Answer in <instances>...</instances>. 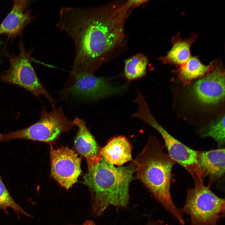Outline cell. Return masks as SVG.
Instances as JSON below:
<instances>
[{"mask_svg": "<svg viewBox=\"0 0 225 225\" xmlns=\"http://www.w3.org/2000/svg\"><path fill=\"white\" fill-rule=\"evenodd\" d=\"M80 225H96L94 222L91 220H87L82 224Z\"/></svg>", "mask_w": 225, "mask_h": 225, "instance_id": "ffe728a7", "label": "cell"}, {"mask_svg": "<svg viewBox=\"0 0 225 225\" xmlns=\"http://www.w3.org/2000/svg\"><path fill=\"white\" fill-rule=\"evenodd\" d=\"M74 125L73 120L68 118L61 108L52 106V110L48 112L43 107L37 122L22 129L7 133H0V142L23 139L50 142L62 132L72 129Z\"/></svg>", "mask_w": 225, "mask_h": 225, "instance_id": "8992f818", "label": "cell"}, {"mask_svg": "<svg viewBox=\"0 0 225 225\" xmlns=\"http://www.w3.org/2000/svg\"><path fill=\"white\" fill-rule=\"evenodd\" d=\"M146 225H153L152 223L148 222Z\"/></svg>", "mask_w": 225, "mask_h": 225, "instance_id": "7402d4cb", "label": "cell"}, {"mask_svg": "<svg viewBox=\"0 0 225 225\" xmlns=\"http://www.w3.org/2000/svg\"><path fill=\"white\" fill-rule=\"evenodd\" d=\"M88 165L83 183L92 193L93 212L100 216L110 206L127 207L129 185L135 172L134 162L126 166H116L108 164L101 157Z\"/></svg>", "mask_w": 225, "mask_h": 225, "instance_id": "7a4b0ae2", "label": "cell"}, {"mask_svg": "<svg viewBox=\"0 0 225 225\" xmlns=\"http://www.w3.org/2000/svg\"><path fill=\"white\" fill-rule=\"evenodd\" d=\"M8 208L12 209L19 218L20 213L30 217L31 215L24 210L13 199L4 184L0 175V209L7 215L9 212Z\"/></svg>", "mask_w": 225, "mask_h": 225, "instance_id": "ac0fdd59", "label": "cell"}, {"mask_svg": "<svg viewBox=\"0 0 225 225\" xmlns=\"http://www.w3.org/2000/svg\"><path fill=\"white\" fill-rule=\"evenodd\" d=\"M73 121L78 128L74 141V146L78 152L84 157L87 163L101 157V149L82 119L75 117Z\"/></svg>", "mask_w": 225, "mask_h": 225, "instance_id": "5bb4252c", "label": "cell"}, {"mask_svg": "<svg viewBox=\"0 0 225 225\" xmlns=\"http://www.w3.org/2000/svg\"><path fill=\"white\" fill-rule=\"evenodd\" d=\"M28 1H13L10 12L0 24V35L5 34L12 39L22 35L26 27L35 18L27 10Z\"/></svg>", "mask_w": 225, "mask_h": 225, "instance_id": "8fae6325", "label": "cell"}, {"mask_svg": "<svg viewBox=\"0 0 225 225\" xmlns=\"http://www.w3.org/2000/svg\"><path fill=\"white\" fill-rule=\"evenodd\" d=\"M101 158L108 164L120 166L133 161L132 148L128 139L122 136L112 138L100 151Z\"/></svg>", "mask_w": 225, "mask_h": 225, "instance_id": "4fadbf2b", "label": "cell"}, {"mask_svg": "<svg viewBox=\"0 0 225 225\" xmlns=\"http://www.w3.org/2000/svg\"><path fill=\"white\" fill-rule=\"evenodd\" d=\"M50 157L52 177L66 189L71 188L81 173V158L67 147L55 149L52 146Z\"/></svg>", "mask_w": 225, "mask_h": 225, "instance_id": "9c48e42d", "label": "cell"}, {"mask_svg": "<svg viewBox=\"0 0 225 225\" xmlns=\"http://www.w3.org/2000/svg\"><path fill=\"white\" fill-rule=\"evenodd\" d=\"M215 61L208 65L203 64L198 56H191L187 62L181 66L179 74L183 79L190 80L209 72L213 68Z\"/></svg>", "mask_w": 225, "mask_h": 225, "instance_id": "2e32d148", "label": "cell"}, {"mask_svg": "<svg viewBox=\"0 0 225 225\" xmlns=\"http://www.w3.org/2000/svg\"><path fill=\"white\" fill-rule=\"evenodd\" d=\"M130 8L126 2L110 10L100 7L61 8L56 26L69 37L75 48L69 77L82 73L94 74L103 56L122 40Z\"/></svg>", "mask_w": 225, "mask_h": 225, "instance_id": "6da1fadb", "label": "cell"}, {"mask_svg": "<svg viewBox=\"0 0 225 225\" xmlns=\"http://www.w3.org/2000/svg\"><path fill=\"white\" fill-rule=\"evenodd\" d=\"M194 183V187L188 190L180 212L189 217L190 225H218L224 217V199L216 195L203 182Z\"/></svg>", "mask_w": 225, "mask_h": 225, "instance_id": "277c9868", "label": "cell"}, {"mask_svg": "<svg viewBox=\"0 0 225 225\" xmlns=\"http://www.w3.org/2000/svg\"><path fill=\"white\" fill-rule=\"evenodd\" d=\"M208 75L197 81L192 89L193 97L200 103L208 105L217 104L225 97V73L217 65Z\"/></svg>", "mask_w": 225, "mask_h": 225, "instance_id": "30bf717a", "label": "cell"}, {"mask_svg": "<svg viewBox=\"0 0 225 225\" xmlns=\"http://www.w3.org/2000/svg\"><path fill=\"white\" fill-rule=\"evenodd\" d=\"M148 63L147 58L138 53L127 59L125 62L124 74L128 81L135 80L145 76Z\"/></svg>", "mask_w": 225, "mask_h": 225, "instance_id": "e0dca14e", "label": "cell"}, {"mask_svg": "<svg viewBox=\"0 0 225 225\" xmlns=\"http://www.w3.org/2000/svg\"><path fill=\"white\" fill-rule=\"evenodd\" d=\"M198 38L194 33L185 39H182L180 34L177 33L172 38L171 49L165 56L160 58V60L164 63L182 66L191 57V46Z\"/></svg>", "mask_w": 225, "mask_h": 225, "instance_id": "9a60e30c", "label": "cell"}, {"mask_svg": "<svg viewBox=\"0 0 225 225\" xmlns=\"http://www.w3.org/2000/svg\"><path fill=\"white\" fill-rule=\"evenodd\" d=\"M68 81L67 92L94 100L119 95L127 88L125 85H115L108 78L87 73L77 74Z\"/></svg>", "mask_w": 225, "mask_h": 225, "instance_id": "ba28073f", "label": "cell"}, {"mask_svg": "<svg viewBox=\"0 0 225 225\" xmlns=\"http://www.w3.org/2000/svg\"><path fill=\"white\" fill-rule=\"evenodd\" d=\"M18 46V55L5 52L9 67L7 70L0 73V81L22 88L37 98L43 96L53 105L55 101L42 83L32 64L31 54L33 50H27L22 40Z\"/></svg>", "mask_w": 225, "mask_h": 225, "instance_id": "5b68a950", "label": "cell"}, {"mask_svg": "<svg viewBox=\"0 0 225 225\" xmlns=\"http://www.w3.org/2000/svg\"><path fill=\"white\" fill-rule=\"evenodd\" d=\"M135 117L158 132L164 140L169 156L175 162L178 163L188 172L194 182L203 181L198 162V151L187 147L169 134L157 122L148 105L140 107L136 112Z\"/></svg>", "mask_w": 225, "mask_h": 225, "instance_id": "52a82bcc", "label": "cell"}, {"mask_svg": "<svg viewBox=\"0 0 225 225\" xmlns=\"http://www.w3.org/2000/svg\"><path fill=\"white\" fill-rule=\"evenodd\" d=\"M203 137H209L213 138L219 147L225 144V116L211 124L201 134Z\"/></svg>", "mask_w": 225, "mask_h": 225, "instance_id": "d6986e66", "label": "cell"}, {"mask_svg": "<svg viewBox=\"0 0 225 225\" xmlns=\"http://www.w3.org/2000/svg\"><path fill=\"white\" fill-rule=\"evenodd\" d=\"M156 138L148 142L134 162L137 177L165 209L181 225L185 221L175 206L171 194L172 171L175 162L164 150Z\"/></svg>", "mask_w": 225, "mask_h": 225, "instance_id": "3957f363", "label": "cell"}, {"mask_svg": "<svg viewBox=\"0 0 225 225\" xmlns=\"http://www.w3.org/2000/svg\"><path fill=\"white\" fill-rule=\"evenodd\" d=\"M225 148L199 151L198 164L203 178L209 179V187L222 178L225 173Z\"/></svg>", "mask_w": 225, "mask_h": 225, "instance_id": "7c38bea8", "label": "cell"}, {"mask_svg": "<svg viewBox=\"0 0 225 225\" xmlns=\"http://www.w3.org/2000/svg\"><path fill=\"white\" fill-rule=\"evenodd\" d=\"M2 44V41L0 40V48L1 47ZM1 63V62L0 61V64Z\"/></svg>", "mask_w": 225, "mask_h": 225, "instance_id": "44dd1931", "label": "cell"}]
</instances>
